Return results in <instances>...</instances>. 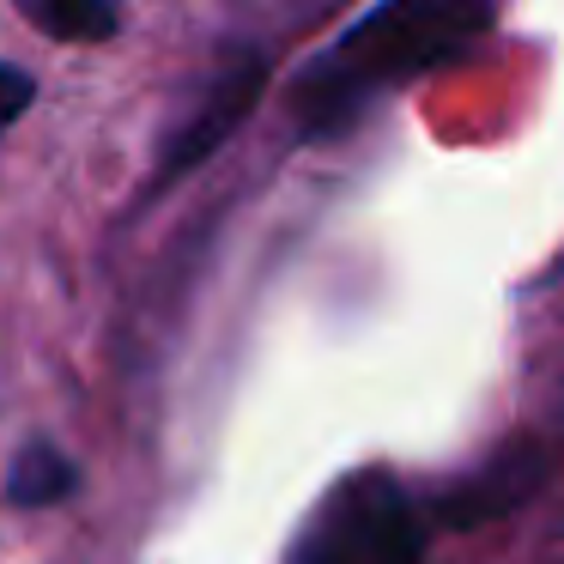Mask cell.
I'll return each mask as SVG.
<instances>
[{
  "label": "cell",
  "instance_id": "cell-1",
  "mask_svg": "<svg viewBox=\"0 0 564 564\" xmlns=\"http://www.w3.org/2000/svg\"><path fill=\"white\" fill-rule=\"evenodd\" d=\"M486 25H491V0H377L297 79L292 91L297 134L304 140L346 134L370 98L455 62Z\"/></svg>",
  "mask_w": 564,
  "mask_h": 564
},
{
  "label": "cell",
  "instance_id": "cell-2",
  "mask_svg": "<svg viewBox=\"0 0 564 564\" xmlns=\"http://www.w3.org/2000/svg\"><path fill=\"white\" fill-rule=\"evenodd\" d=\"M425 522L389 474H352L316 503L285 564H419Z\"/></svg>",
  "mask_w": 564,
  "mask_h": 564
},
{
  "label": "cell",
  "instance_id": "cell-3",
  "mask_svg": "<svg viewBox=\"0 0 564 564\" xmlns=\"http://www.w3.org/2000/svg\"><path fill=\"white\" fill-rule=\"evenodd\" d=\"M261 91H268V55L237 50L231 62L207 79L195 110L171 128V140H164V152H159V171H152V188H171V183H183L188 171H200V164L243 128V116L256 110Z\"/></svg>",
  "mask_w": 564,
  "mask_h": 564
},
{
  "label": "cell",
  "instance_id": "cell-4",
  "mask_svg": "<svg viewBox=\"0 0 564 564\" xmlns=\"http://www.w3.org/2000/svg\"><path fill=\"white\" fill-rule=\"evenodd\" d=\"M540 479H546V449H540V443H510V449H498L486 467H474L467 479H455V486L437 498V516L449 528L498 522V516L522 510V503L534 498Z\"/></svg>",
  "mask_w": 564,
  "mask_h": 564
},
{
  "label": "cell",
  "instance_id": "cell-5",
  "mask_svg": "<svg viewBox=\"0 0 564 564\" xmlns=\"http://www.w3.org/2000/svg\"><path fill=\"white\" fill-rule=\"evenodd\" d=\"M74 486H79V467L67 462L55 443H25L13 474H7V503H19V510H50V503H62Z\"/></svg>",
  "mask_w": 564,
  "mask_h": 564
},
{
  "label": "cell",
  "instance_id": "cell-6",
  "mask_svg": "<svg viewBox=\"0 0 564 564\" xmlns=\"http://www.w3.org/2000/svg\"><path fill=\"white\" fill-rule=\"evenodd\" d=\"M19 13L55 43H104L122 31V7L116 0H19Z\"/></svg>",
  "mask_w": 564,
  "mask_h": 564
},
{
  "label": "cell",
  "instance_id": "cell-7",
  "mask_svg": "<svg viewBox=\"0 0 564 564\" xmlns=\"http://www.w3.org/2000/svg\"><path fill=\"white\" fill-rule=\"evenodd\" d=\"M31 98H37V86H31V74L25 67H13V62H0V134L19 122V116L31 110Z\"/></svg>",
  "mask_w": 564,
  "mask_h": 564
}]
</instances>
